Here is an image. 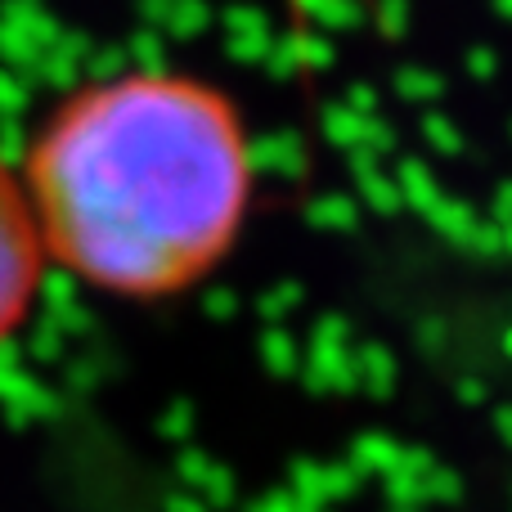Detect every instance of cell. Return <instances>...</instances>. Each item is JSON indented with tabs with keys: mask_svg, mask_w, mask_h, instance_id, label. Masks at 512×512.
<instances>
[{
	"mask_svg": "<svg viewBox=\"0 0 512 512\" xmlns=\"http://www.w3.org/2000/svg\"><path fill=\"white\" fill-rule=\"evenodd\" d=\"M45 261L117 301H171L230 261L256 194L239 104L185 68L81 81L18 167Z\"/></svg>",
	"mask_w": 512,
	"mask_h": 512,
	"instance_id": "cell-1",
	"label": "cell"
},
{
	"mask_svg": "<svg viewBox=\"0 0 512 512\" xmlns=\"http://www.w3.org/2000/svg\"><path fill=\"white\" fill-rule=\"evenodd\" d=\"M45 248L18 167L0 153V346L18 337L41 301Z\"/></svg>",
	"mask_w": 512,
	"mask_h": 512,
	"instance_id": "cell-2",
	"label": "cell"
}]
</instances>
